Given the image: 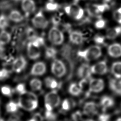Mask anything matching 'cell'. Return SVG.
Returning a JSON list of instances; mask_svg holds the SVG:
<instances>
[{
    "label": "cell",
    "mask_w": 121,
    "mask_h": 121,
    "mask_svg": "<svg viewBox=\"0 0 121 121\" xmlns=\"http://www.w3.org/2000/svg\"><path fill=\"white\" fill-rule=\"evenodd\" d=\"M17 103L19 107L28 111H32L38 106L37 97L35 94L32 92H26L20 95Z\"/></svg>",
    "instance_id": "6da1fadb"
},
{
    "label": "cell",
    "mask_w": 121,
    "mask_h": 121,
    "mask_svg": "<svg viewBox=\"0 0 121 121\" xmlns=\"http://www.w3.org/2000/svg\"><path fill=\"white\" fill-rule=\"evenodd\" d=\"M102 54V49L97 45H91L83 50L78 51L77 53L78 57L86 61L96 60L99 58Z\"/></svg>",
    "instance_id": "7a4b0ae2"
},
{
    "label": "cell",
    "mask_w": 121,
    "mask_h": 121,
    "mask_svg": "<svg viewBox=\"0 0 121 121\" xmlns=\"http://www.w3.org/2000/svg\"><path fill=\"white\" fill-rule=\"evenodd\" d=\"M64 10L68 16L76 20L81 19L84 16V9L78 3L67 5L64 8Z\"/></svg>",
    "instance_id": "3957f363"
},
{
    "label": "cell",
    "mask_w": 121,
    "mask_h": 121,
    "mask_svg": "<svg viewBox=\"0 0 121 121\" xmlns=\"http://www.w3.org/2000/svg\"><path fill=\"white\" fill-rule=\"evenodd\" d=\"M48 38L52 44L57 46L63 43L64 35L62 31L57 26H53L48 32Z\"/></svg>",
    "instance_id": "277c9868"
},
{
    "label": "cell",
    "mask_w": 121,
    "mask_h": 121,
    "mask_svg": "<svg viewBox=\"0 0 121 121\" xmlns=\"http://www.w3.org/2000/svg\"><path fill=\"white\" fill-rule=\"evenodd\" d=\"M33 26L38 29H44L49 24V22L41 10L38 11L31 20Z\"/></svg>",
    "instance_id": "5b68a950"
},
{
    "label": "cell",
    "mask_w": 121,
    "mask_h": 121,
    "mask_svg": "<svg viewBox=\"0 0 121 121\" xmlns=\"http://www.w3.org/2000/svg\"><path fill=\"white\" fill-rule=\"evenodd\" d=\"M51 71L56 77L61 78L65 75L67 69L65 63L61 60L54 59L51 64Z\"/></svg>",
    "instance_id": "8992f818"
},
{
    "label": "cell",
    "mask_w": 121,
    "mask_h": 121,
    "mask_svg": "<svg viewBox=\"0 0 121 121\" xmlns=\"http://www.w3.org/2000/svg\"><path fill=\"white\" fill-rule=\"evenodd\" d=\"M44 101L45 104H49L53 108L59 106L60 104V99L57 91L53 90L45 95Z\"/></svg>",
    "instance_id": "52a82bcc"
},
{
    "label": "cell",
    "mask_w": 121,
    "mask_h": 121,
    "mask_svg": "<svg viewBox=\"0 0 121 121\" xmlns=\"http://www.w3.org/2000/svg\"><path fill=\"white\" fill-rule=\"evenodd\" d=\"M69 40L73 44L80 45L86 40V38L83 32L78 30H70L69 33Z\"/></svg>",
    "instance_id": "ba28073f"
},
{
    "label": "cell",
    "mask_w": 121,
    "mask_h": 121,
    "mask_svg": "<svg viewBox=\"0 0 121 121\" xmlns=\"http://www.w3.org/2000/svg\"><path fill=\"white\" fill-rule=\"evenodd\" d=\"M12 63L13 71L17 73H19L23 71L27 65V61L26 58L22 55H20L14 59Z\"/></svg>",
    "instance_id": "9c48e42d"
},
{
    "label": "cell",
    "mask_w": 121,
    "mask_h": 121,
    "mask_svg": "<svg viewBox=\"0 0 121 121\" xmlns=\"http://www.w3.org/2000/svg\"><path fill=\"white\" fill-rule=\"evenodd\" d=\"M26 52L28 57L31 60H37L41 56L40 48L34 45L31 42H29L27 44Z\"/></svg>",
    "instance_id": "30bf717a"
},
{
    "label": "cell",
    "mask_w": 121,
    "mask_h": 121,
    "mask_svg": "<svg viewBox=\"0 0 121 121\" xmlns=\"http://www.w3.org/2000/svg\"><path fill=\"white\" fill-rule=\"evenodd\" d=\"M21 7L26 16L33 13L36 9V5L33 0H21Z\"/></svg>",
    "instance_id": "8fae6325"
},
{
    "label": "cell",
    "mask_w": 121,
    "mask_h": 121,
    "mask_svg": "<svg viewBox=\"0 0 121 121\" xmlns=\"http://www.w3.org/2000/svg\"><path fill=\"white\" fill-rule=\"evenodd\" d=\"M92 73L98 75H104L108 71V67L106 61L101 60L91 66Z\"/></svg>",
    "instance_id": "7c38bea8"
},
{
    "label": "cell",
    "mask_w": 121,
    "mask_h": 121,
    "mask_svg": "<svg viewBox=\"0 0 121 121\" xmlns=\"http://www.w3.org/2000/svg\"><path fill=\"white\" fill-rule=\"evenodd\" d=\"M89 85L90 92L94 93L101 92L104 87V81L100 78H90Z\"/></svg>",
    "instance_id": "4fadbf2b"
},
{
    "label": "cell",
    "mask_w": 121,
    "mask_h": 121,
    "mask_svg": "<svg viewBox=\"0 0 121 121\" xmlns=\"http://www.w3.org/2000/svg\"><path fill=\"white\" fill-rule=\"evenodd\" d=\"M83 113L88 116L96 115L98 111V105L94 102L90 101L85 103L83 106Z\"/></svg>",
    "instance_id": "5bb4252c"
},
{
    "label": "cell",
    "mask_w": 121,
    "mask_h": 121,
    "mask_svg": "<svg viewBox=\"0 0 121 121\" xmlns=\"http://www.w3.org/2000/svg\"><path fill=\"white\" fill-rule=\"evenodd\" d=\"M91 74V66L87 63H83L81 64L77 70V75L81 78L90 79Z\"/></svg>",
    "instance_id": "9a60e30c"
},
{
    "label": "cell",
    "mask_w": 121,
    "mask_h": 121,
    "mask_svg": "<svg viewBox=\"0 0 121 121\" xmlns=\"http://www.w3.org/2000/svg\"><path fill=\"white\" fill-rule=\"evenodd\" d=\"M46 71L45 63L43 61H38L33 65L30 70V74L33 76H42L46 72Z\"/></svg>",
    "instance_id": "2e32d148"
},
{
    "label": "cell",
    "mask_w": 121,
    "mask_h": 121,
    "mask_svg": "<svg viewBox=\"0 0 121 121\" xmlns=\"http://www.w3.org/2000/svg\"><path fill=\"white\" fill-rule=\"evenodd\" d=\"M107 52L109 55L112 58L121 57V44L114 43L110 44L107 48Z\"/></svg>",
    "instance_id": "e0dca14e"
},
{
    "label": "cell",
    "mask_w": 121,
    "mask_h": 121,
    "mask_svg": "<svg viewBox=\"0 0 121 121\" xmlns=\"http://www.w3.org/2000/svg\"><path fill=\"white\" fill-rule=\"evenodd\" d=\"M110 89L116 95H121V78H111L109 81Z\"/></svg>",
    "instance_id": "ac0fdd59"
},
{
    "label": "cell",
    "mask_w": 121,
    "mask_h": 121,
    "mask_svg": "<svg viewBox=\"0 0 121 121\" xmlns=\"http://www.w3.org/2000/svg\"><path fill=\"white\" fill-rule=\"evenodd\" d=\"M120 34H121V26H117L108 28L106 32L105 37L109 40H113L117 37Z\"/></svg>",
    "instance_id": "d6986e66"
},
{
    "label": "cell",
    "mask_w": 121,
    "mask_h": 121,
    "mask_svg": "<svg viewBox=\"0 0 121 121\" xmlns=\"http://www.w3.org/2000/svg\"><path fill=\"white\" fill-rule=\"evenodd\" d=\"M9 21L14 23H19L24 19L23 14L18 10L12 9L9 13L8 16Z\"/></svg>",
    "instance_id": "ffe728a7"
},
{
    "label": "cell",
    "mask_w": 121,
    "mask_h": 121,
    "mask_svg": "<svg viewBox=\"0 0 121 121\" xmlns=\"http://www.w3.org/2000/svg\"><path fill=\"white\" fill-rule=\"evenodd\" d=\"M114 104L113 99L109 96L104 95L100 99V105L104 111L109 108H111Z\"/></svg>",
    "instance_id": "44dd1931"
},
{
    "label": "cell",
    "mask_w": 121,
    "mask_h": 121,
    "mask_svg": "<svg viewBox=\"0 0 121 121\" xmlns=\"http://www.w3.org/2000/svg\"><path fill=\"white\" fill-rule=\"evenodd\" d=\"M111 73L116 78H121V61H115L112 64Z\"/></svg>",
    "instance_id": "7402d4cb"
},
{
    "label": "cell",
    "mask_w": 121,
    "mask_h": 121,
    "mask_svg": "<svg viewBox=\"0 0 121 121\" xmlns=\"http://www.w3.org/2000/svg\"><path fill=\"white\" fill-rule=\"evenodd\" d=\"M12 39L11 34L5 30L0 32V44L4 46L9 44Z\"/></svg>",
    "instance_id": "603a6c76"
},
{
    "label": "cell",
    "mask_w": 121,
    "mask_h": 121,
    "mask_svg": "<svg viewBox=\"0 0 121 121\" xmlns=\"http://www.w3.org/2000/svg\"><path fill=\"white\" fill-rule=\"evenodd\" d=\"M44 83L46 87L53 89L58 88L60 86V85L55 79L50 77L45 78Z\"/></svg>",
    "instance_id": "cb8c5ba5"
},
{
    "label": "cell",
    "mask_w": 121,
    "mask_h": 121,
    "mask_svg": "<svg viewBox=\"0 0 121 121\" xmlns=\"http://www.w3.org/2000/svg\"><path fill=\"white\" fill-rule=\"evenodd\" d=\"M58 53L57 49L53 47H47L45 50V57L47 59H54Z\"/></svg>",
    "instance_id": "d4e9b609"
},
{
    "label": "cell",
    "mask_w": 121,
    "mask_h": 121,
    "mask_svg": "<svg viewBox=\"0 0 121 121\" xmlns=\"http://www.w3.org/2000/svg\"><path fill=\"white\" fill-rule=\"evenodd\" d=\"M60 5L57 2L53 0H50L47 1L45 5V9L48 11H55L59 9Z\"/></svg>",
    "instance_id": "484cf974"
},
{
    "label": "cell",
    "mask_w": 121,
    "mask_h": 121,
    "mask_svg": "<svg viewBox=\"0 0 121 121\" xmlns=\"http://www.w3.org/2000/svg\"><path fill=\"white\" fill-rule=\"evenodd\" d=\"M68 91L69 94L74 96L79 95L82 92L81 88L76 83H72L70 84Z\"/></svg>",
    "instance_id": "4316f807"
},
{
    "label": "cell",
    "mask_w": 121,
    "mask_h": 121,
    "mask_svg": "<svg viewBox=\"0 0 121 121\" xmlns=\"http://www.w3.org/2000/svg\"><path fill=\"white\" fill-rule=\"evenodd\" d=\"M19 107L17 102L16 103L15 101H10L6 104V110L8 112L15 113L17 111Z\"/></svg>",
    "instance_id": "83f0119b"
},
{
    "label": "cell",
    "mask_w": 121,
    "mask_h": 121,
    "mask_svg": "<svg viewBox=\"0 0 121 121\" xmlns=\"http://www.w3.org/2000/svg\"><path fill=\"white\" fill-rule=\"evenodd\" d=\"M29 84L31 89L34 91L39 90L42 88V81L38 78H35L31 79L30 81Z\"/></svg>",
    "instance_id": "f1b7e54d"
},
{
    "label": "cell",
    "mask_w": 121,
    "mask_h": 121,
    "mask_svg": "<svg viewBox=\"0 0 121 121\" xmlns=\"http://www.w3.org/2000/svg\"><path fill=\"white\" fill-rule=\"evenodd\" d=\"M9 22L8 17L4 14L0 15V29L5 30L9 25Z\"/></svg>",
    "instance_id": "f546056e"
},
{
    "label": "cell",
    "mask_w": 121,
    "mask_h": 121,
    "mask_svg": "<svg viewBox=\"0 0 121 121\" xmlns=\"http://www.w3.org/2000/svg\"><path fill=\"white\" fill-rule=\"evenodd\" d=\"M15 89H13L9 86H4L1 87L2 94L8 97H11L15 92Z\"/></svg>",
    "instance_id": "4dcf8cb0"
},
{
    "label": "cell",
    "mask_w": 121,
    "mask_h": 121,
    "mask_svg": "<svg viewBox=\"0 0 121 121\" xmlns=\"http://www.w3.org/2000/svg\"><path fill=\"white\" fill-rule=\"evenodd\" d=\"M93 40L95 44L98 46L105 45V37L101 35H96L94 37Z\"/></svg>",
    "instance_id": "1f68e13d"
},
{
    "label": "cell",
    "mask_w": 121,
    "mask_h": 121,
    "mask_svg": "<svg viewBox=\"0 0 121 121\" xmlns=\"http://www.w3.org/2000/svg\"><path fill=\"white\" fill-rule=\"evenodd\" d=\"M74 104H75L73 101H70L69 100L66 99L63 101L61 104V107L62 110L67 111H69L71 109V107H73Z\"/></svg>",
    "instance_id": "d6a6232c"
},
{
    "label": "cell",
    "mask_w": 121,
    "mask_h": 121,
    "mask_svg": "<svg viewBox=\"0 0 121 121\" xmlns=\"http://www.w3.org/2000/svg\"><path fill=\"white\" fill-rule=\"evenodd\" d=\"M106 25V21L101 17L98 18V19L95 22L94 26L95 27L98 29H103L105 27Z\"/></svg>",
    "instance_id": "836d02e7"
},
{
    "label": "cell",
    "mask_w": 121,
    "mask_h": 121,
    "mask_svg": "<svg viewBox=\"0 0 121 121\" xmlns=\"http://www.w3.org/2000/svg\"><path fill=\"white\" fill-rule=\"evenodd\" d=\"M15 91L20 95H22L26 93L27 91L26 90V86L24 83H19L16 87Z\"/></svg>",
    "instance_id": "e575fe53"
},
{
    "label": "cell",
    "mask_w": 121,
    "mask_h": 121,
    "mask_svg": "<svg viewBox=\"0 0 121 121\" xmlns=\"http://www.w3.org/2000/svg\"><path fill=\"white\" fill-rule=\"evenodd\" d=\"M45 118L47 121H56L57 115L52 111H46L45 112Z\"/></svg>",
    "instance_id": "d590c367"
},
{
    "label": "cell",
    "mask_w": 121,
    "mask_h": 121,
    "mask_svg": "<svg viewBox=\"0 0 121 121\" xmlns=\"http://www.w3.org/2000/svg\"><path fill=\"white\" fill-rule=\"evenodd\" d=\"M61 16L59 15H55L52 17V22L53 24V26L58 27V26L61 23Z\"/></svg>",
    "instance_id": "8d00e7d4"
},
{
    "label": "cell",
    "mask_w": 121,
    "mask_h": 121,
    "mask_svg": "<svg viewBox=\"0 0 121 121\" xmlns=\"http://www.w3.org/2000/svg\"><path fill=\"white\" fill-rule=\"evenodd\" d=\"M10 73L5 69L2 68L0 69V80H4L9 77Z\"/></svg>",
    "instance_id": "74e56055"
},
{
    "label": "cell",
    "mask_w": 121,
    "mask_h": 121,
    "mask_svg": "<svg viewBox=\"0 0 121 121\" xmlns=\"http://www.w3.org/2000/svg\"><path fill=\"white\" fill-rule=\"evenodd\" d=\"M82 117V114L79 111H76L71 115V118L73 121H79Z\"/></svg>",
    "instance_id": "f35d334b"
},
{
    "label": "cell",
    "mask_w": 121,
    "mask_h": 121,
    "mask_svg": "<svg viewBox=\"0 0 121 121\" xmlns=\"http://www.w3.org/2000/svg\"><path fill=\"white\" fill-rule=\"evenodd\" d=\"M113 17L117 23L121 24V12L116 9L113 13Z\"/></svg>",
    "instance_id": "ab89813d"
},
{
    "label": "cell",
    "mask_w": 121,
    "mask_h": 121,
    "mask_svg": "<svg viewBox=\"0 0 121 121\" xmlns=\"http://www.w3.org/2000/svg\"><path fill=\"white\" fill-rule=\"evenodd\" d=\"M110 119V115L106 113H102L99 115L98 118V121H109Z\"/></svg>",
    "instance_id": "60d3db41"
},
{
    "label": "cell",
    "mask_w": 121,
    "mask_h": 121,
    "mask_svg": "<svg viewBox=\"0 0 121 121\" xmlns=\"http://www.w3.org/2000/svg\"><path fill=\"white\" fill-rule=\"evenodd\" d=\"M7 121H22V120L19 115L16 114H13L9 117Z\"/></svg>",
    "instance_id": "b9f144b4"
},
{
    "label": "cell",
    "mask_w": 121,
    "mask_h": 121,
    "mask_svg": "<svg viewBox=\"0 0 121 121\" xmlns=\"http://www.w3.org/2000/svg\"><path fill=\"white\" fill-rule=\"evenodd\" d=\"M33 118L36 121H43V120L42 115L39 112L35 113L33 116Z\"/></svg>",
    "instance_id": "7bdbcfd3"
},
{
    "label": "cell",
    "mask_w": 121,
    "mask_h": 121,
    "mask_svg": "<svg viewBox=\"0 0 121 121\" xmlns=\"http://www.w3.org/2000/svg\"><path fill=\"white\" fill-rule=\"evenodd\" d=\"M4 50L5 49L4 48V46L0 44V58L2 57L4 52Z\"/></svg>",
    "instance_id": "ee69618b"
},
{
    "label": "cell",
    "mask_w": 121,
    "mask_h": 121,
    "mask_svg": "<svg viewBox=\"0 0 121 121\" xmlns=\"http://www.w3.org/2000/svg\"><path fill=\"white\" fill-rule=\"evenodd\" d=\"M103 2H104V3H108L109 2H110L112 0H102Z\"/></svg>",
    "instance_id": "f6af8a7d"
},
{
    "label": "cell",
    "mask_w": 121,
    "mask_h": 121,
    "mask_svg": "<svg viewBox=\"0 0 121 121\" xmlns=\"http://www.w3.org/2000/svg\"><path fill=\"white\" fill-rule=\"evenodd\" d=\"M81 0H73V3H78V2Z\"/></svg>",
    "instance_id": "bcb514c9"
},
{
    "label": "cell",
    "mask_w": 121,
    "mask_h": 121,
    "mask_svg": "<svg viewBox=\"0 0 121 121\" xmlns=\"http://www.w3.org/2000/svg\"><path fill=\"white\" fill-rule=\"evenodd\" d=\"M84 121H95L94 120H92V119H87V120H86Z\"/></svg>",
    "instance_id": "7dc6e473"
},
{
    "label": "cell",
    "mask_w": 121,
    "mask_h": 121,
    "mask_svg": "<svg viewBox=\"0 0 121 121\" xmlns=\"http://www.w3.org/2000/svg\"><path fill=\"white\" fill-rule=\"evenodd\" d=\"M115 121H121V117L118 118V119H117Z\"/></svg>",
    "instance_id": "c3c4849f"
},
{
    "label": "cell",
    "mask_w": 121,
    "mask_h": 121,
    "mask_svg": "<svg viewBox=\"0 0 121 121\" xmlns=\"http://www.w3.org/2000/svg\"><path fill=\"white\" fill-rule=\"evenodd\" d=\"M28 121H35V120L33 118H32V119H31L29 120Z\"/></svg>",
    "instance_id": "681fc988"
},
{
    "label": "cell",
    "mask_w": 121,
    "mask_h": 121,
    "mask_svg": "<svg viewBox=\"0 0 121 121\" xmlns=\"http://www.w3.org/2000/svg\"><path fill=\"white\" fill-rule=\"evenodd\" d=\"M0 121H4V120L3 119L0 118Z\"/></svg>",
    "instance_id": "f907efd6"
},
{
    "label": "cell",
    "mask_w": 121,
    "mask_h": 121,
    "mask_svg": "<svg viewBox=\"0 0 121 121\" xmlns=\"http://www.w3.org/2000/svg\"><path fill=\"white\" fill-rule=\"evenodd\" d=\"M69 121L67 120H63V121Z\"/></svg>",
    "instance_id": "816d5d0a"
},
{
    "label": "cell",
    "mask_w": 121,
    "mask_h": 121,
    "mask_svg": "<svg viewBox=\"0 0 121 121\" xmlns=\"http://www.w3.org/2000/svg\"><path fill=\"white\" fill-rule=\"evenodd\" d=\"M0 114H1V111H0Z\"/></svg>",
    "instance_id": "f5cc1de1"
}]
</instances>
